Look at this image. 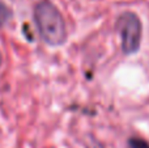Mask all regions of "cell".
Listing matches in <instances>:
<instances>
[{
	"instance_id": "cell-3",
	"label": "cell",
	"mask_w": 149,
	"mask_h": 148,
	"mask_svg": "<svg viewBox=\"0 0 149 148\" xmlns=\"http://www.w3.org/2000/svg\"><path fill=\"white\" fill-rule=\"evenodd\" d=\"M128 144L131 148H149V144L144 139H140V138H131L128 140Z\"/></svg>"
},
{
	"instance_id": "cell-5",
	"label": "cell",
	"mask_w": 149,
	"mask_h": 148,
	"mask_svg": "<svg viewBox=\"0 0 149 148\" xmlns=\"http://www.w3.org/2000/svg\"><path fill=\"white\" fill-rule=\"evenodd\" d=\"M0 66H1V54H0Z\"/></svg>"
},
{
	"instance_id": "cell-2",
	"label": "cell",
	"mask_w": 149,
	"mask_h": 148,
	"mask_svg": "<svg viewBox=\"0 0 149 148\" xmlns=\"http://www.w3.org/2000/svg\"><path fill=\"white\" fill-rule=\"evenodd\" d=\"M116 31L120 36L122 50L124 54H135L141 42V21L134 12H123L116 20Z\"/></svg>"
},
{
	"instance_id": "cell-4",
	"label": "cell",
	"mask_w": 149,
	"mask_h": 148,
	"mask_svg": "<svg viewBox=\"0 0 149 148\" xmlns=\"http://www.w3.org/2000/svg\"><path fill=\"white\" fill-rule=\"evenodd\" d=\"M8 18H9V9L4 4L0 3V26L4 25Z\"/></svg>"
},
{
	"instance_id": "cell-1",
	"label": "cell",
	"mask_w": 149,
	"mask_h": 148,
	"mask_svg": "<svg viewBox=\"0 0 149 148\" xmlns=\"http://www.w3.org/2000/svg\"><path fill=\"white\" fill-rule=\"evenodd\" d=\"M34 20L41 38L50 46H60L67 39V28L60 10L49 0L37 4Z\"/></svg>"
}]
</instances>
